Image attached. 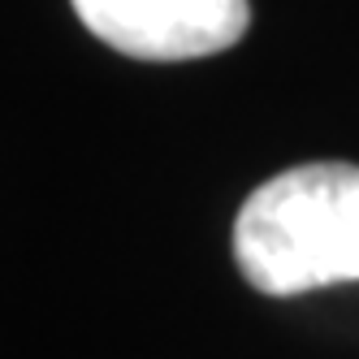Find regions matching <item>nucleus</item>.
Here are the masks:
<instances>
[{"instance_id": "obj_1", "label": "nucleus", "mask_w": 359, "mask_h": 359, "mask_svg": "<svg viewBox=\"0 0 359 359\" xmlns=\"http://www.w3.org/2000/svg\"><path fill=\"white\" fill-rule=\"evenodd\" d=\"M234 260L273 299L359 281V165H294L255 187L234 221Z\"/></svg>"}, {"instance_id": "obj_2", "label": "nucleus", "mask_w": 359, "mask_h": 359, "mask_svg": "<svg viewBox=\"0 0 359 359\" xmlns=\"http://www.w3.org/2000/svg\"><path fill=\"white\" fill-rule=\"evenodd\" d=\"M83 27L135 61H195L234 48L251 27L247 0H74Z\"/></svg>"}]
</instances>
